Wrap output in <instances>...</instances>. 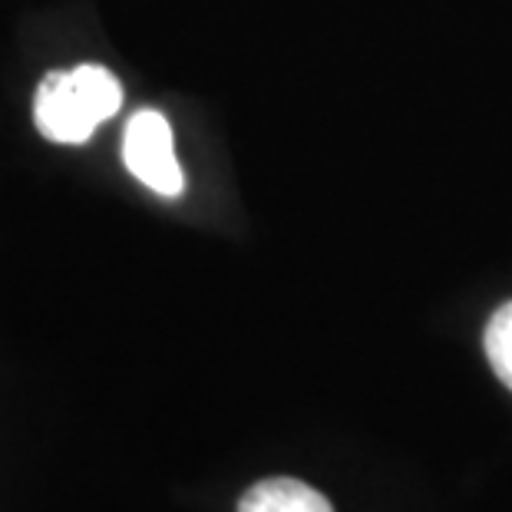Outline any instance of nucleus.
<instances>
[{"label":"nucleus","mask_w":512,"mask_h":512,"mask_svg":"<svg viewBox=\"0 0 512 512\" xmlns=\"http://www.w3.org/2000/svg\"><path fill=\"white\" fill-rule=\"evenodd\" d=\"M123 159L133 176L149 185L152 192L179 195L185 189L182 166L176 159V146H172V126L169 119L156 110H139L126 126L123 136Z\"/></svg>","instance_id":"nucleus-2"},{"label":"nucleus","mask_w":512,"mask_h":512,"mask_svg":"<svg viewBox=\"0 0 512 512\" xmlns=\"http://www.w3.org/2000/svg\"><path fill=\"white\" fill-rule=\"evenodd\" d=\"M238 512H334L331 503L318 489H311L301 479H261L238 503Z\"/></svg>","instance_id":"nucleus-3"},{"label":"nucleus","mask_w":512,"mask_h":512,"mask_svg":"<svg viewBox=\"0 0 512 512\" xmlns=\"http://www.w3.org/2000/svg\"><path fill=\"white\" fill-rule=\"evenodd\" d=\"M483 347H486L489 364L496 370V377L512 390V301H506L503 308L489 318Z\"/></svg>","instance_id":"nucleus-4"},{"label":"nucleus","mask_w":512,"mask_h":512,"mask_svg":"<svg viewBox=\"0 0 512 512\" xmlns=\"http://www.w3.org/2000/svg\"><path fill=\"white\" fill-rule=\"evenodd\" d=\"M123 106V86L106 67L83 63L76 70L47 73L34 100L37 129L53 143H86Z\"/></svg>","instance_id":"nucleus-1"}]
</instances>
